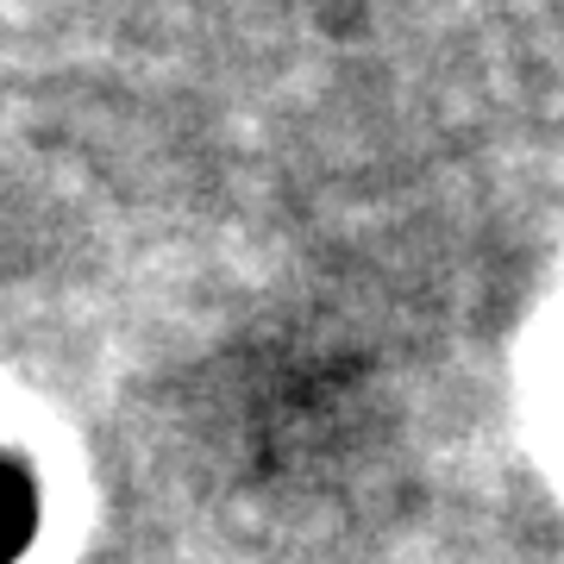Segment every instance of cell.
<instances>
[{
	"label": "cell",
	"instance_id": "1",
	"mask_svg": "<svg viewBox=\"0 0 564 564\" xmlns=\"http://www.w3.org/2000/svg\"><path fill=\"white\" fill-rule=\"evenodd\" d=\"M39 533V489L20 464L0 458V564H13Z\"/></svg>",
	"mask_w": 564,
	"mask_h": 564
}]
</instances>
